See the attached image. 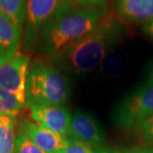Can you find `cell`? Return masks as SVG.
<instances>
[{
	"label": "cell",
	"instance_id": "cell-14",
	"mask_svg": "<svg viewBox=\"0 0 153 153\" xmlns=\"http://www.w3.org/2000/svg\"><path fill=\"white\" fill-rule=\"evenodd\" d=\"M27 106L19 100L16 96L5 89L0 88V113L16 116Z\"/></svg>",
	"mask_w": 153,
	"mask_h": 153
},
{
	"label": "cell",
	"instance_id": "cell-2",
	"mask_svg": "<svg viewBox=\"0 0 153 153\" xmlns=\"http://www.w3.org/2000/svg\"><path fill=\"white\" fill-rule=\"evenodd\" d=\"M124 34V22L108 13L87 37L64 53L52 58V64L58 69L76 74L91 72L113 51Z\"/></svg>",
	"mask_w": 153,
	"mask_h": 153
},
{
	"label": "cell",
	"instance_id": "cell-15",
	"mask_svg": "<svg viewBox=\"0 0 153 153\" xmlns=\"http://www.w3.org/2000/svg\"><path fill=\"white\" fill-rule=\"evenodd\" d=\"M15 153H46L31 141L25 134H21L16 137Z\"/></svg>",
	"mask_w": 153,
	"mask_h": 153
},
{
	"label": "cell",
	"instance_id": "cell-19",
	"mask_svg": "<svg viewBox=\"0 0 153 153\" xmlns=\"http://www.w3.org/2000/svg\"><path fill=\"white\" fill-rule=\"evenodd\" d=\"M73 3L85 7H95V8H106L107 2L109 0H71Z\"/></svg>",
	"mask_w": 153,
	"mask_h": 153
},
{
	"label": "cell",
	"instance_id": "cell-20",
	"mask_svg": "<svg viewBox=\"0 0 153 153\" xmlns=\"http://www.w3.org/2000/svg\"><path fill=\"white\" fill-rule=\"evenodd\" d=\"M142 33L153 41V19L142 25Z\"/></svg>",
	"mask_w": 153,
	"mask_h": 153
},
{
	"label": "cell",
	"instance_id": "cell-13",
	"mask_svg": "<svg viewBox=\"0 0 153 153\" xmlns=\"http://www.w3.org/2000/svg\"><path fill=\"white\" fill-rule=\"evenodd\" d=\"M27 0H0V12L10 18L18 27L23 28Z\"/></svg>",
	"mask_w": 153,
	"mask_h": 153
},
{
	"label": "cell",
	"instance_id": "cell-23",
	"mask_svg": "<svg viewBox=\"0 0 153 153\" xmlns=\"http://www.w3.org/2000/svg\"><path fill=\"white\" fill-rule=\"evenodd\" d=\"M99 153H121L116 150H110V149H99Z\"/></svg>",
	"mask_w": 153,
	"mask_h": 153
},
{
	"label": "cell",
	"instance_id": "cell-1",
	"mask_svg": "<svg viewBox=\"0 0 153 153\" xmlns=\"http://www.w3.org/2000/svg\"><path fill=\"white\" fill-rule=\"evenodd\" d=\"M107 8L85 7L66 0L40 34L39 49L51 59L75 46L98 26Z\"/></svg>",
	"mask_w": 153,
	"mask_h": 153
},
{
	"label": "cell",
	"instance_id": "cell-9",
	"mask_svg": "<svg viewBox=\"0 0 153 153\" xmlns=\"http://www.w3.org/2000/svg\"><path fill=\"white\" fill-rule=\"evenodd\" d=\"M23 134L46 153H56L68 146L69 138L50 130L36 122L25 118L22 121Z\"/></svg>",
	"mask_w": 153,
	"mask_h": 153
},
{
	"label": "cell",
	"instance_id": "cell-21",
	"mask_svg": "<svg viewBox=\"0 0 153 153\" xmlns=\"http://www.w3.org/2000/svg\"><path fill=\"white\" fill-rule=\"evenodd\" d=\"M123 153H153V147H134Z\"/></svg>",
	"mask_w": 153,
	"mask_h": 153
},
{
	"label": "cell",
	"instance_id": "cell-17",
	"mask_svg": "<svg viewBox=\"0 0 153 153\" xmlns=\"http://www.w3.org/2000/svg\"><path fill=\"white\" fill-rule=\"evenodd\" d=\"M111 53L107 55L101 63L103 66V71L106 74H116V72L119 70L118 66H121L122 64V60L119 57L116 55H111Z\"/></svg>",
	"mask_w": 153,
	"mask_h": 153
},
{
	"label": "cell",
	"instance_id": "cell-7",
	"mask_svg": "<svg viewBox=\"0 0 153 153\" xmlns=\"http://www.w3.org/2000/svg\"><path fill=\"white\" fill-rule=\"evenodd\" d=\"M69 137L93 147L105 141L104 131L98 121L93 115L81 110L72 114Z\"/></svg>",
	"mask_w": 153,
	"mask_h": 153
},
{
	"label": "cell",
	"instance_id": "cell-12",
	"mask_svg": "<svg viewBox=\"0 0 153 153\" xmlns=\"http://www.w3.org/2000/svg\"><path fill=\"white\" fill-rule=\"evenodd\" d=\"M16 116L0 113V153H15Z\"/></svg>",
	"mask_w": 153,
	"mask_h": 153
},
{
	"label": "cell",
	"instance_id": "cell-5",
	"mask_svg": "<svg viewBox=\"0 0 153 153\" xmlns=\"http://www.w3.org/2000/svg\"><path fill=\"white\" fill-rule=\"evenodd\" d=\"M66 0H27L25 19L26 51L38 44L41 33L51 22Z\"/></svg>",
	"mask_w": 153,
	"mask_h": 153
},
{
	"label": "cell",
	"instance_id": "cell-18",
	"mask_svg": "<svg viewBox=\"0 0 153 153\" xmlns=\"http://www.w3.org/2000/svg\"><path fill=\"white\" fill-rule=\"evenodd\" d=\"M139 128H140L144 138L149 142L153 143V115L144 121Z\"/></svg>",
	"mask_w": 153,
	"mask_h": 153
},
{
	"label": "cell",
	"instance_id": "cell-6",
	"mask_svg": "<svg viewBox=\"0 0 153 153\" xmlns=\"http://www.w3.org/2000/svg\"><path fill=\"white\" fill-rule=\"evenodd\" d=\"M29 65L28 56L21 52L0 65V88L15 94L26 105V85Z\"/></svg>",
	"mask_w": 153,
	"mask_h": 153
},
{
	"label": "cell",
	"instance_id": "cell-16",
	"mask_svg": "<svg viewBox=\"0 0 153 153\" xmlns=\"http://www.w3.org/2000/svg\"><path fill=\"white\" fill-rule=\"evenodd\" d=\"M56 153H99V150L94 149L93 146L85 143L69 138L68 146Z\"/></svg>",
	"mask_w": 153,
	"mask_h": 153
},
{
	"label": "cell",
	"instance_id": "cell-10",
	"mask_svg": "<svg viewBox=\"0 0 153 153\" xmlns=\"http://www.w3.org/2000/svg\"><path fill=\"white\" fill-rule=\"evenodd\" d=\"M113 10L122 22L143 25L153 19V0H113Z\"/></svg>",
	"mask_w": 153,
	"mask_h": 153
},
{
	"label": "cell",
	"instance_id": "cell-11",
	"mask_svg": "<svg viewBox=\"0 0 153 153\" xmlns=\"http://www.w3.org/2000/svg\"><path fill=\"white\" fill-rule=\"evenodd\" d=\"M23 28L0 12V65L19 52Z\"/></svg>",
	"mask_w": 153,
	"mask_h": 153
},
{
	"label": "cell",
	"instance_id": "cell-4",
	"mask_svg": "<svg viewBox=\"0 0 153 153\" xmlns=\"http://www.w3.org/2000/svg\"><path fill=\"white\" fill-rule=\"evenodd\" d=\"M153 115V85L146 83L123 99L115 107L114 124L122 128L140 125Z\"/></svg>",
	"mask_w": 153,
	"mask_h": 153
},
{
	"label": "cell",
	"instance_id": "cell-3",
	"mask_svg": "<svg viewBox=\"0 0 153 153\" xmlns=\"http://www.w3.org/2000/svg\"><path fill=\"white\" fill-rule=\"evenodd\" d=\"M70 81L54 65L37 61L29 67L26 104L32 106L64 105L71 96Z\"/></svg>",
	"mask_w": 153,
	"mask_h": 153
},
{
	"label": "cell",
	"instance_id": "cell-22",
	"mask_svg": "<svg viewBox=\"0 0 153 153\" xmlns=\"http://www.w3.org/2000/svg\"><path fill=\"white\" fill-rule=\"evenodd\" d=\"M148 82L147 83H150V84H152L153 85V64L151 66L150 70H149V72H148Z\"/></svg>",
	"mask_w": 153,
	"mask_h": 153
},
{
	"label": "cell",
	"instance_id": "cell-8",
	"mask_svg": "<svg viewBox=\"0 0 153 153\" xmlns=\"http://www.w3.org/2000/svg\"><path fill=\"white\" fill-rule=\"evenodd\" d=\"M30 115L34 122L62 136L69 137L72 114L67 107L63 105L32 106Z\"/></svg>",
	"mask_w": 153,
	"mask_h": 153
}]
</instances>
